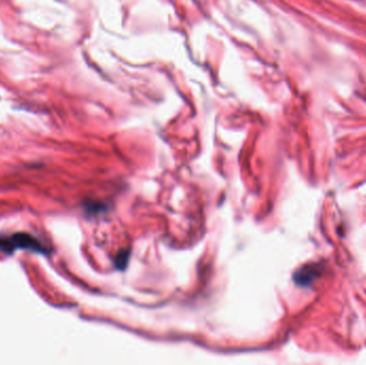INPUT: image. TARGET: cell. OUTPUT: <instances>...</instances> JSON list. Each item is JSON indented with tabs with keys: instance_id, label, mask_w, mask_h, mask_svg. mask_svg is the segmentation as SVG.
Instances as JSON below:
<instances>
[{
	"instance_id": "1",
	"label": "cell",
	"mask_w": 366,
	"mask_h": 365,
	"mask_svg": "<svg viewBox=\"0 0 366 365\" xmlns=\"http://www.w3.org/2000/svg\"><path fill=\"white\" fill-rule=\"evenodd\" d=\"M16 250H29L42 254L47 253L43 243L30 234L16 233L8 237H0V251L11 254Z\"/></svg>"
},
{
	"instance_id": "2",
	"label": "cell",
	"mask_w": 366,
	"mask_h": 365,
	"mask_svg": "<svg viewBox=\"0 0 366 365\" xmlns=\"http://www.w3.org/2000/svg\"><path fill=\"white\" fill-rule=\"evenodd\" d=\"M324 266L319 262L306 263L293 274V281L302 287H310L322 275Z\"/></svg>"
}]
</instances>
